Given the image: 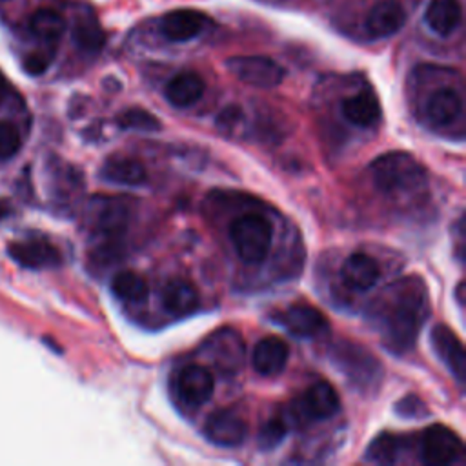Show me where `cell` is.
<instances>
[{
    "label": "cell",
    "mask_w": 466,
    "mask_h": 466,
    "mask_svg": "<svg viewBox=\"0 0 466 466\" xmlns=\"http://www.w3.org/2000/svg\"><path fill=\"white\" fill-rule=\"evenodd\" d=\"M428 316L426 286L417 277L388 286L372 306V319L377 325L383 345L394 354L412 350Z\"/></svg>",
    "instance_id": "obj_1"
},
{
    "label": "cell",
    "mask_w": 466,
    "mask_h": 466,
    "mask_svg": "<svg viewBox=\"0 0 466 466\" xmlns=\"http://www.w3.org/2000/svg\"><path fill=\"white\" fill-rule=\"evenodd\" d=\"M377 190L388 195H410L426 188V170L406 151H388L370 166Z\"/></svg>",
    "instance_id": "obj_2"
},
{
    "label": "cell",
    "mask_w": 466,
    "mask_h": 466,
    "mask_svg": "<svg viewBox=\"0 0 466 466\" xmlns=\"http://www.w3.org/2000/svg\"><path fill=\"white\" fill-rule=\"evenodd\" d=\"M230 239L244 262L259 264L271 250L273 226L261 214H246L230 224Z\"/></svg>",
    "instance_id": "obj_3"
},
{
    "label": "cell",
    "mask_w": 466,
    "mask_h": 466,
    "mask_svg": "<svg viewBox=\"0 0 466 466\" xmlns=\"http://www.w3.org/2000/svg\"><path fill=\"white\" fill-rule=\"evenodd\" d=\"M334 365L361 390L368 392L379 386L383 377L381 363L366 350L354 343H341L332 350Z\"/></svg>",
    "instance_id": "obj_4"
},
{
    "label": "cell",
    "mask_w": 466,
    "mask_h": 466,
    "mask_svg": "<svg viewBox=\"0 0 466 466\" xmlns=\"http://www.w3.org/2000/svg\"><path fill=\"white\" fill-rule=\"evenodd\" d=\"M203 356L223 374H237L246 359V348L239 332L232 328H223L208 338L203 347Z\"/></svg>",
    "instance_id": "obj_5"
},
{
    "label": "cell",
    "mask_w": 466,
    "mask_h": 466,
    "mask_svg": "<svg viewBox=\"0 0 466 466\" xmlns=\"http://www.w3.org/2000/svg\"><path fill=\"white\" fill-rule=\"evenodd\" d=\"M226 68L232 75H235L241 82L270 90L277 88L284 81V70L275 61L261 55H239L230 57L226 61Z\"/></svg>",
    "instance_id": "obj_6"
},
{
    "label": "cell",
    "mask_w": 466,
    "mask_h": 466,
    "mask_svg": "<svg viewBox=\"0 0 466 466\" xmlns=\"http://www.w3.org/2000/svg\"><path fill=\"white\" fill-rule=\"evenodd\" d=\"M462 453V442L455 432L442 424L426 428L421 441L423 461L430 466H448Z\"/></svg>",
    "instance_id": "obj_7"
},
{
    "label": "cell",
    "mask_w": 466,
    "mask_h": 466,
    "mask_svg": "<svg viewBox=\"0 0 466 466\" xmlns=\"http://www.w3.org/2000/svg\"><path fill=\"white\" fill-rule=\"evenodd\" d=\"M275 323L281 325L288 334L300 339H312L328 330L325 314L309 304H295L282 309L275 316Z\"/></svg>",
    "instance_id": "obj_8"
},
{
    "label": "cell",
    "mask_w": 466,
    "mask_h": 466,
    "mask_svg": "<svg viewBox=\"0 0 466 466\" xmlns=\"http://www.w3.org/2000/svg\"><path fill=\"white\" fill-rule=\"evenodd\" d=\"M131 212L126 201L122 199H100L95 210V233L104 239V244H117L128 226H129Z\"/></svg>",
    "instance_id": "obj_9"
},
{
    "label": "cell",
    "mask_w": 466,
    "mask_h": 466,
    "mask_svg": "<svg viewBox=\"0 0 466 466\" xmlns=\"http://www.w3.org/2000/svg\"><path fill=\"white\" fill-rule=\"evenodd\" d=\"M430 341L439 361L448 368L455 381L462 385L466 379V356L459 338L448 327L437 325L432 328Z\"/></svg>",
    "instance_id": "obj_10"
},
{
    "label": "cell",
    "mask_w": 466,
    "mask_h": 466,
    "mask_svg": "<svg viewBox=\"0 0 466 466\" xmlns=\"http://www.w3.org/2000/svg\"><path fill=\"white\" fill-rule=\"evenodd\" d=\"M248 428L243 417L232 410H217L204 423V435L217 446H239L246 439Z\"/></svg>",
    "instance_id": "obj_11"
},
{
    "label": "cell",
    "mask_w": 466,
    "mask_h": 466,
    "mask_svg": "<svg viewBox=\"0 0 466 466\" xmlns=\"http://www.w3.org/2000/svg\"><path fill=\"white\" fill-rule=\"evenodd\" d=\"M215 390V379L212 372L204 366L192 365L181 370L177 376V392L179 397L188 404V406H203L206 404Z\"/></svg>",
    "instance_id": "obj_12"
},
{
    "label": "cell",
    "mask_w": 466,
    "mask_h": 466,
    "mask_svg": "<svg viewBox=\"0 0 466 466\" xmlns=\"http://www.w3.org/2000/svg\"><path fill=\"white\" fill-rule=\"evenodd\" d=\"M297 408L306 415V419L325 421L339 412L341 399L328 381H318L306 390Z\"/></svg>",
    "instance_id": "obj_13"
},
{
    "label": "cell",
    "mask_w": 466,
    "mask_h": 466,
    "mask_svg": "<svg viewBox=\"0 0 466 466\" xmlns=\"http://www.w3.org/2000/svg\"><path fill=\"white\" fill-rule=\"evenodd\" d=\"M208 24V17L195 10H176L163 17L161 32L172 43H188L201 35Z\"/></svg>",
    "instance_id": "obj_14"
},
{
    "label": "cell",
    "mask_w": 466,
    "mask_h": 466,
    "mask_svg": "<svg viewBox=\"0 0 466 466\" xmlns=\"http://www.w3.org/2000/svg\"><path fill=\"white\" fill-rule=\"evenodd\" d=\"M10 255L24 268L43 270L53 268L62 262L61 252L48 241L33 239L26 243H14L10 246Z\"/></svg>",
    "instance_id": "obj_15"
},
{
    "label": "cell",
    "mask_w": 466,
    "mask_h": 466,
    "mask_svg": "<svg viewBox=\"0 0 466 466\" xmlns=\"http://www.w3.org/2000/svg\"><path fill=\"white\" fill-rule=\"evenodd\" d=\"M290 359V348L281 338H264L261 339L252 354V363L257 374L264 377L279 376Z\"/></svg>",
    "instance_id": "obj_16"
},
{
    "label": "cell",
    "mask_w": 466,
    "mask_h": 466,
    "mask_svg": "<svg viewBox=\"0 0 466 466\" xmlns=\"http://www.w3.org/2000/svg\"><path fill=\"white\" fill-rule=\"evenodd\" d=\"M406 23V14L397 0H381L366 17V32L370 37L385 39L395 35Z\"/></svg>",
    "instance_id": "obj_17"
},
{
    "label": "cell",
    "mask_w": 466,
    "mask_h": 466,
    "mask_svg": "<svg viewBox=\"0 0 466 466\" xmlns=\"http://www.w3.org/2000/svg\"><path fill=\"white\" fill-rule=\"evenodd\" d=\"M381 277L377 261L366 253H352L341 266L343 282L356 291L372 290Z\"/></svg>",
    "instance_id": "obj_18"
},
{
    "label": "cell",
    "mask_w": 466,
    "mask_h": 466,
    "mask_svg": "<svg viewBox=\"0 0 466 466\" xmlns=\"http://www.w3.org/2000/svg\"><path fill=\"white\" fill-rule=\"evenodd\" d=\"M100 177L115 186H128V188H135V186H142L147 179L146 168L131 157H124V155H111V157L106 159L102 170H100Z\"/></svg>",
    "instance_id": "obj_19"
},
{
    "label": "cell",
    "mask_w": 466,
    "mask_h": 466,
    "mask_svg": "<svg viewBox=\"0 0 466 466\" xmlns=\"http://www.w3.org/2000/svg\"><path fill=\"white\" fill-rule=\"evenodd\" d=\"M163 304L172 316L185 318L195 312V308L199 306V293L192 282L174 279L163 290Z\"/></svg>",
    "instance_id": "obj_20"
},
{
    "label": "cell",
    "mask_w": 466,
    "mask_h": 466,
    "mask_svg": "<svg viewBox=\"0 0 466 466\" xmlns=\"http://www.w3.org/2000/svg\"><path fill=\"white\" fill-rule=\"evenodd\" d=\"M341 109L345 119L359 128H372L381 119V104L372 91H359L345 99Z\"/></svg>",
    "instance_id": "obj_21"
},
{
    "label": "cell",
    "mask_w": 466,
    "mask_h": 466,
    "mask_svg": "<svg viewBox=\"0 0 466 466\" xmlns=\"http://www.w3.org/2000/svg\"><path fill=\"white\" fill-rule=\"evenodd\" d=\"M165 95L172 106L190 108L204 95V81L194 71L179 73L166 84Z\"/></svg>",
    "instance_id": "obj_22"
},
{
    "label": "cell",
    "mask_w": 466,
    "mask_h": 466,
    "mask_svg": "<svg viewBox=\"0 0 466 466\" xmlns=\"http://www.w3.org/2000/svg\"><path fill=\"white\" fill-rule=\"evenodd\" d=\"M461 17L462 12L457 0H432L426 8L424 21L433 33L448 37L461 24Z\"/></svg>",
    "instance_id": "obj_23"
},
{
    "label": "cell",
    "mask_w": 466,
    "mask_h": 466,
    "mask_svg": "<svg viewBox=\"0 0 466 466\" xmlns=\"http://www.w3.org/2000/svg\"><path fill=\"white\" fill-rule=\"evenodd\" d=\"M462 113V100L450 88L437 90L426 102V117L433 126H448Z\"/></svg>",
    "instance_id": "obj_24"
},
{
    "label": "cell",
    "mask_w": 466,
    "mask_h": 466,
    "mask_svg": "<svg viewBox=\"0 0 466 466\" xmlns=\"http://www.w3.org/2000/svg\"><path fill=\"white\" fill-rule=\"evenodd\" d=\"M111 291L117 299L131 304H140L147 299L149 288L146 279L131 270L119 271L111 281Z\"/></svg>",
    "instance_id": "obj_25"
},
{
    "label": "cell",
    "mask_w": 466,
    "mask_h": 466,
    "mask_svg": "<svg viewBox=\"0 0 466 466\" xmlns=\"http://www.w3.org/2000/svg\"><path fill=\"white\" fill-rule=\"evenodd\" d=\"M30 30L41 43L53 46L64 35L66 21L61 14L53 10H39L30 19Z\"/></svg>",
    "instance_id": "obj_26"
},
{
    "label": "cell",
    "mask_w": 466,
    "mask_h": 466,
    "mask_svg": "<svg viewBox=\"0 0 466 466\" xmlns=\"http://www.w3.org/2000/svg\"><path fill=\"white\" fill-rule=\"evenodd\" d=\"M73 43L82 52L97 53L106 44V33L95 19H81L73 28Z\"/></svg>",
    "instance_id": "obj_27"
},
{
    "label": "cell",
    "mask_w": 466,
    "mask_h": 466,
    "mask_svg": "<svg viewBox=\"0 0 466 466\" xmlns=\"http://www.w3.org/2000/svg\"><path fill=\"white\" fill-rule=\"evenodd\" d=\"M401 446H403V441L399 435L381 433L370 442L366 450V459L379 464H392L399 459Z\"/></svg>",
    "instance_id": "obj_28"
},
{
    "label": "cell",
    "mask_w": 466,
    "mask_h": 466,
    "mask_svg": "<svg viewBox=\"0 0 466 466\" xmlns=\"http://www.w3.org/2000/svg\"><path fill=\"white\" fill-rule=\"evenodd\" d=\"M117 124L122 129H131V131H142V133H153L161 129V122L159 119L155 117L153 113L140 109V108H131L122 111L117 117Z\"/></svg>",
    "instance_id": "obj_29"
},
{
    "label": "cell",
    "mask_w": 466,
    "mask_h": 466,
    "mask_svg": "<svg viewBox=\"0 0 466 466\" xmlns=\"http://www.w3.org/2000/svg\"><path fill=\"white\" fill-rule=\"evenodd\" d=\"M286 432H288V424L284 419L281 417H271L264 423V426L261 428L259 432V437H257V444L261 450L264 452H270V450H275L286 437Z\"/></svg>",
    "instance_id": "obj_30"
},
{
    "label": "cell",
    "mask_w": 466,
    "mask_h": 466,
    "mask_svg": "<svg viewBox=\"0 0 466 466\" xmlns=\"http://www.w3.org/2000/svg\"><path fill=\"white\" fill-rule=\"evenodd\" d=\"M21 149V133L10 122H0V161H8Z\"/></svg>",
    "instance_id": "obj_31"
},
{
    "label": "cell",
    "mask_w": 466,
    "mask_h": 466,
    "mask_svg": "<svg viewBox=\"0 0 466 466\" xmlns=\"http://www.w3.org/2000/svg\"><path fill=\"white\" fill-rule=\"evenodd\" d=\"M395 412L404 419H421L428 415L426 404L417 395H406L395 404Z\"/></svg>",
    "instance_id": "obj_32"
},
{
    "label": "cell",
    "mask_w": 466,
    "mask_h": 466,
    "mask_svg": "<svg viewBox=\"0 0 466 466\" xmlns=\"http://www.w3.org/2000/svg\"><path fill=\"white\" fill-rule=\"evenodd\" d=\"M52 61H53V53L35 52L24 59V70H26V73L37 77V75H43L50 68Z\"/></svg>",
    "instance_id": "obj_33"
},
{
    "label": "cell",
    "mask_w": 466,
    "mask_h": 466,
    "mask_svg": "<svg viewBox=\"0 0 466 466\" xmlns=\"http://www.w3.org/2000/svg\"><path fill=\"white\" fill-rule=\"evenodd\" d=\"M244 113L239 106H228L217 115V128L221 131H233L243 122Z\"/></svg>",
    "instance_id": "obj_34"
},
{
    "label": "cell",
    "mask_w": 466,
    "mask_h": 466,
    "mask_svg": "<svg viewBox=\"0 0 466 466\" xmlns=\"http://www.w3.org/2000/svg\"><path fill=\"white\" fill-rule=\"evenodd\" d=\"M455 297H457V302H459V306L462 308V306H464V282H462V281L457 284Z\"/></svg>",
    "instance_id": "obj_35"
}]
</instances>
